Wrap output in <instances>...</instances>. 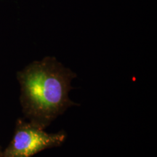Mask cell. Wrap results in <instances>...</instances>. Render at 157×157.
I'll return each mask as SVG.
<instances>
[{
    "mask_svg": "<svg viewBox=\"0 0 157 157\" xmlns=\"http://www.w3.org/2000/svg\"><path fill=\"white\" fill-rule=\"evenodd\" d=\"M66 138L63 130L48 133L38 125L19 119L13 138L0 157H31L42 151L61 146Z\"/></svg>",
    "mask_w": 157,
    "mask_h": 157,
    "instance_id": "obj_2",
    "label": "cell"
},
{
    "mask_svg": "<svg viewBox=\"0 0 157 157\" xmlns=\"http://www.w3.org/2000/svg\"><path fill=\"white\" fill-rule=\"evenodd\" d=\"M75 77L74 72L52 57L31 63L17 72L25 117L45 129L68 108L77 105L68 96Z\"/></svg>",
    "mask_w": 157,
    "mask_h": 157,
    "instance_id": "obj_1",
    "label": "cell"
}]
</instances>
